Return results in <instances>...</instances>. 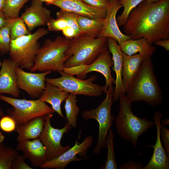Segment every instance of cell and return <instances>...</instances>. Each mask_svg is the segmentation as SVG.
<instances>
[{
  "mask_svg": "<svg viewBox=\"0 0 169 169\" xmlns=\"http://www.w3.org/2000/svg\"><path fill=\"white\" fill-rule=\"evenodd\" d=\"M123 26L125 34L131 39L144 38L151 45L169 39V0H144L131 12Z\"/></svg>",
  "mask_w": 169,
  "mask_h": 169,
  "instance_id": "cell-1",
  "label": "cell"
},
{
  "mask_svg": "<svg viewBox=\"0 0 169 169\" xmlns=\"http://www.w3.org/2000/svg\"><path fill=\"white\" fill-rule=\"evenodd\" d=\"M125 94L131 103L143 101L155 107L162 102L163 93L154 73L151 58L144 59Z\"/></svg>",
  "mask_w": 169,
  "mask_h": 169,
  "instance_id": "cell-2",
  "label": "cell"
},
{
  "mask_svg": "<svg viewBox=\"0 0 169 169\" xmlns=\"http://www.w3.org/2000/svg\"><path fill=\"white\" fill-rule=\"evenodd\" d=\"M119 100V112L115 121L117 132L122 138L131 142L136 148L139 137L152 127L155 122L135 115L132 111L131 103L125 94H120Z\"/></svg>",
  "mask_w": 169,
  "mask_h": 169,
  "instance_id": "cell-3",
  "label": "cell"
},
{
  "mask_svg": "<svg viewBox=\"0 0 169 169\" xmlns=\"http://www.w3.org/2000/svg\"><path fill=\"white\" fill-rule=\"evenodd\" d=\"M107 49L106 38H96L84 34L75 37L71 39L66 52L68 59L64 64V68L90 64Z\"/></svg>",
  "mask_w": 169,
  "mask_h": 169,
  "instance_id": "cell-4",
  "label": "cell"
},
{
  "mask_svg": "<svg viewBox=\"0 0 169 169\" xmlns=\"http://www.w3.org/2000/svg\"><path fill=\"white\" fill-rule=\"evenodd\" d=\"M71 39L58 36L54 40L47 39L38 50L31 72L63 71L68 59L65 55Z\"/></svg>",
  "mask_w": 169,
  "mask_h": 169,
  "instance_id": "cell-5",
  "label": "cell"
},
{
  "mask_svg": "<svg viewBox=\"0 0 169 169\" xmlns=\"http://www.w3.org/2000/svg\"><path fill=\"white\" fill-rule=\"evenodd\" d=\"M49 33L48 29L40 28L33 33L11 40L9 51L11 59L18 67L30 71L40 47L38 40Z\"/></svg>",
  "mask_w": 169,
  "mask_h": 169,
  "instance_id": "cell-6",
  "label": "cell"
},
{
  "mask_svg": "<svg viewBox=\"0 0 169 169\" xmlns=\"http://www.w3.org/2000/svg\"><path fill=\"white\" fill-rule=\"evenodd\" d=\"M114 88L113 86L109 87L106 93L105 99L98 107L94 109L84 110L82 114L84 119H94L99 123L98 139L93 150L96 155L99 154L102 149L106 147L108 132L115 120L114 115L111 113V106L114 102L113 97Z\"/></svg>",
  "mask_w": 169,
  "mask_h": 169,
  "instance_id": "cell-7",
  "label": "cell"
},
{
  "mask_svg": "<svg viewBox=\"0 0 169 169\" xmlns=\"http://www.w3.org/2000/svg\"><path fill=\"white\" fill-rule=\"evenodd\" d=\"M0 100L12 106L13 108L8 109L7 112L14 120L16 125L34 118L55 112L51 107L39 98L34 100L18 99L0 94Z\"/></svg>",
  "mask_w": 169,
  "mask_h": 169,
  "instance_id": "cell-8",
  "label": "cell"
},
{
  "mask_svg": "<svg viewBox=\"0 0 169 169\" xmlns=\"http://www.w3.org/2000/svg\"><path fill=\"white\" fill-rule=\"evenodd\" d=\"M58 72L61 75L60 77L46 78L45 82L55 85L63 91L76 95L99 96L104 93L103 86L93 83L96 79L95 75L84 80L75 78L64 71Z\"/></svg>",
  "mask_w": 169,
  "mask_h": 169,
  "instance_id": "cell-9",
  "label": "cell"
},
{
  "mask_svg": "<svg viewBox=\"0 0 169 169\" xmlns=\"http://www.w3.org/2000/svg\"><path fill=\"white\" fill-rule=\"evenodd\" d=\"M113 63L110 53L108 49L102 52L97 58L91 64H82L65 68L64 71L71 75H76L79 79H85L87 74L95 71L101 73L105 78V83L103 86L104 93H106L108 88L115 83V79L111 74V68Z\"/></svg>",
  "mask_w": 169,
  "mask_h": 169,
  "instance_id": "cell-10",
  "label": "cell"
},
{
  "mask_svg": "<svg viewBox=\"0 0 169 169\" xmlns=\"http://www.w3.org/2000/svg\"><path fill=\"white\" fill-rule=\"evenodd\" d=\"M52 114L46 115V121L44 129L39 137L45 147L47 154V161L60 155L70 147L69 145L62 146L61 141L64 134L71 129L68 123L61 129L55 128L51 124Z\"/></svg>",
  "mask_w": 169,
  "mask_h": 169,
  "instance_id": "cell-11",
  "label": "cell"
},
{
  "mask_svg": "<svg viewBox=\"0 0 169 169\" xmlns=\"http://www.w3.org/2000/svg\"><path fill=\"white\" fill-rule=\"evenodd\" d=\"M93 142V138L92 135L86 137L81 143L77 140L72 147L58 156L47 161L40 167L45 169H64L72 161H79L84 159L87 157L78 158L77 155L80 156H85L88 149L92 146Z\"/></svg>",
  "mask_w": 169,
  "mask_h": 169,
  "instance_id": "cell-12",
  "label": "cell"
},
{
  "mask_svg": "<svg viewBox=\"0 0 169 169\" xmlns=\"http://www.w3.org/2000/svg\"><path fill=\"white\" fill-rule=\"evenodd\" d=\"M15 71L17 75L18 88L26 92L33 99L40 97L45 88L46 77L52 72H29L19 67L16 68Z\"/></svg>",
  "mask_w": 169,
  "mask_h": 169,
  "instance_id": "cell-13",
  "label": "cell"
},
{
  "mask_svg": "<svg viewBox=\"0 0 169 169\" xmlns=\"http://www.w3.org/2000/svg\"><path fill=\"white\" fill-rule=\"evenodd\" d=\"M122 7L119 0H111L108 1L104 24L97 38H112L118 43L119 45L122 42L131 39V36L121 32L117 24L116 13Z\"/></svg>",
  "mask_w": 169,
  "mask_h": 169,
  "instance_id": "cell-14",
  "label": "cell"
},
{
  "mask_svg": "<svg viewBox=\"0 0 169 169\" xmlns=\"http://www.w3.org/2000/svg\"><path fill=\"white\" fill-rule=\"evenodd\" d=\"M50 5L63 11L92 18L104 19L107 13L106 8L92 7L82 0H53Z\"/></svg>",
  "mask_w": 169,
  "mask_h": 169,
  "instance_id": "cell-15",
  "label": "cell"
},
{
  "mask_svg": "<svg viewBox=\"0 0 169 169\" xmlns=\"http://www.w3.org/2000/svg\"><path fill=\"white\" fill-rule=\"evenodd\" d=\"M163 116L162 113L156 111L153 115V119L156 126V136L155 145L151 146L153 148L152 156L147 164L142 169H169V160L160 139L161 121Z\"/></svg>",
  "mask_w": 169,
  "mask_h": 169,
  "instance_id": "cell-16",
  "label": "cell"
},
{
  "mask_svg": "<svg viewBox=\"0 0 169 169\" xmlns=\"http://www.w3.org/2000/svg\"><path fill=\"white\" fill-rule=\"evenodd\" d=\"M0 70V94H7L15 98L20 96L17 85V75L15 71L18 66L11 59H5Z\"/></svg>",
  "mask_w": 169,
  "mask_h": 169,
  "instance_id": "cell-17",
  "label": "cell"
},
{
  "mask_svg": "<svg viewBox=\"0 0 169 169\" xmlns=\"http://www.w3.org/2000/svg\"><path fill=\"white\" fill-rule=\"evenodd\" d=\"M18 142L16 149L22 152L24 159H28L33 166L40 167L47 161L45 147L39 138Z\"/></svg>",
  "mask_w": 169,
  "mask_h": 169,
  "instance_id": "cell-18",
  "label": "cell"
},
{
  "mask_svg": "<svg viewBox=\"0 0 169 169\" xmlns=\"http://www.w3.org/2000/svg\"><path fill=\"white\" fill-rule=\"evenodd\" d=\"M51 14L50 10L44 7L43 3L32 1L20 17L31 32L36 27L47 25L51 18Z\"/></svg>",
  "mask_w": 169,
  "mask_h": 169,
  "instance_id": "cell-19",
  "label": "cell"
},
{
  "mask_svg": "<svg viewBox=\"0 0 169 169\" xmlns=\"http://www.w3.org/2000/svg\"><path fill=\"white\" fill-rule=\"evenodd\" d=\"M108 49L112 55L113 66L112 69L116 74L115 79V87L114 88L113 99L114 102L119 100L120 94H125L122 79L123 65L122 52L117 42L111 38H107Z\"/></svg>",
  "mask_w": 169,
  "mask_h": 169,
  "instance_id": "cell-20",
  "label": "cell"
},
{
  "mask_svg": "<svg viewBox=\"0 0 169 169\" xmlns=\"http://www.w3.org/2000/svg\"><path fill=\"white\" fill-rule=\"evenodd\" d=\"M46 115L38 116L17 125L16 129L18 134L17 141L20 142L39 138L44 126Z\"/></svg>",
  "mask_w": 169,
  "mask_h": 169,
  "instance_id": "cell-21",
  "label": "cell"
},
{
  "mask_svg": "<svg viewBox=\"0 0 169 169\" xmlns=\"http://www.w3.org/2000/svg\"><path fill=\"white\" fill-rule=\"evenodd\" d=\"M69 94V93L61 90L56 86L46 82L45 89L39 99L49 104L55 112L64 118L61 111V105Z\"/></svg>",
  "mask_w": 169,
  "mask_h": 169,
  "instance_id": "cell-22",
  "label": "cell"
},
{
  "mask_svg": "<svg viewBox=\"0 0 169 169\" xmlns=\"http://www.w3.org/2000/svg\"><path fill=\"white\" fill-rule=\"evenodd\" d=\"M119 46L122 52L126 55H132L139 53L145 58H151L156 48L152 46L144 38L129 39L122 42Z\"/></svg>",
  "mask_w": 169,
  "mask_h": 169,
  "instance_id": "cell-23",
  "label": "cell"
},
{
  "mask_svg": "<svg viewBox=\"0 0 169 169\" xmlns=\"http://www.w3.org/2000/svg\"><path fill=\"white\" fill-rule=\"evenodd\" d=\"M122 79L125 91L131 81L138 71L142 61L145 57L143 55L139 53L128 55L122 52Z\"/></svg>",
  "mask_w": 169,
  "mask_h": 169,
  "instance_id": "cell-24",
  "label": "cell"
},
{
  "mask_svg": "<svg viewBox=\"0 0 169 169\" xmlns=\"http://www.w3.org/2000/svg\"><path fill=\"white\" fill-rule=\"evenodd\" d=\"M105 18H90L78 15L77 22L83 34L96 37L101 30Z\"/></svg>",
  "mask_w": 169,
  "mask_h": 169,
  "instance_id": "cell-25",
  "label": "cell"
},
{
  "mask_svg": "<svg viewBox=\"0 0 169 169\" xmlns=\"http://www.w3.org/2000/svg\"><path fill=\"white\" fill-rule=\"evenodd\" d=\"M76 95L70 93L65 100L64 108L67 123L71 127L76 128L77 125V117L79 109L77 105Z\"/></svg>",
  "mask_w": 169,
  "mask_h": 169,
  "instance_id": "cell-26",
  "label": "cell"
},
{
  "mask_svg": "<svg viewBox=\"0 0 169 169\" xmlns=\"http://www.w3.org/2000/svg\"><path fill=\"white\" fill-rule=\"evenodd\" d=\"M18 154V151L0 144V169H11L12 163Z\"/></svg>",
  "mask_w": 169,
  "mask_h": 169,
  "instance_id": "cell-27",
  "label": "cell"
},
{
  "mask_svg": "<svg viewBox=\"0 0 169 169\" xmlns=\"http://www.w3.org/2000/svg\"><path fill=\"white\" fill-rule=\"evenodd\" d=\"M114 137L113 132L110 128L108 132L106 141V145L108 148L107 159L105 161V166L102 169H118L114 152Z\"/></svg>",
  "mask_w": 169,
  "mask_h": 169,
  "instance_id": "cell-28",
  "label": "cell"
},
{
  "mask_svg": "<svg viewBox=\"0 0 169 169\" xmlns=\"http://www.w3.org/2000/svg\"><path fill=\"white\" fill-rule=\"evenodd\" d=\"M144 0H119L124 10L116 18L118 26L121 27L125 23L131 12Z\"/></svg>",
  "mask_w": 169,
  "mask_h": 169,
  "instance_id": "cell-29",
  "label": "cell"
},
{
  "mask_svg": "<svg viewBox=\"0 0 169 169\" xmlns=\"http://www.w3.org/2000/svg\"><path fill=\"white\" fill-rule=\"evenodd\" d=\"M31 0H7L3 11L7 18L19 17L20 11L24 5Z\"/></svg>",
  "mask_w": 169,
  "mask_h": 169,
  "instance_id": "cell-30",
  "label": "cell"
},
{
  "mask_svg": "<svg viewBox=\"0 0 169 169\" xmlns=\"http://www.w3.org/2000/svg\"><path fill=\"white\" fill-rule=\"evenodd\" d=\"M30 33L31 32L28 30L20 17L13 19L10 28V34L11 40Z\"/></svg>",
  "mask_w": 169,
  "mask_h": 169,
  "instance_id": "cell-31",
  "label": "cell"
},
{
  "mask_svg": "<svg viewBox=\"0 0 169 169\" xmlns=\"http://www.w3.org/2000/svg\"><path fill=\"white\" fill-rule=\"evenodd\" d=\"M13 18H7L5 25L0 29V52L4 54L9 52L11 39L10 28Z\"/></svg>",
  "mask_w": 169,
  "mask_h": 169,
  "instance_id": "cell-32",
  "label": "cell"
},
{
  "mask_svg": "<svg viewBox=\"0 0 169 169\" xmlns=\"http://www.w3.org/2000/svg\"><path fill=\"white\" fill-rule=\"evenodd\" d=\"M56 15L57 18H62L64 19L66 21L67 26L71 27L75 30L76 37L83 34L77 22L78 15L60 10L57 13Z\"/></svg>",
  "mask_w": 169,
  "mask_h": 169,
  "instance_id": "cell-33",
  "label": "cell"
},
{
  "mask_svg": "<svg viewBox=\"0 0 169 169\" xmlns=\"http://www.w3.org/2000/svg\"><path fill=\"white\" fill-rule=\"evenodd\" d=\"M16 123L14 120L8 115H4L0 119V128L3 131L10 132L16 130Z\"/></svg>",
  "mask_w": 169,
  "mask_h": 169,
  "instance_id": "cell-34",
  "label": "cell"
},
{
  "mask_svg": "<svg viewBox=\"0 0 169 169\" xmlns=\"http://www.w3.org/2000/svg\"><path fill=\"white\" fill-rule=\"evenodd\" d=\"M47 25L48 30L53 32L62 31L67 26L66 20L62 18H51Z\"/></svg>",
  "mask_w": 169,
  "mask_h": 169,
  "instance_id": "cell-35",
  "label": "cell"
},
{
  "mask_svg": "<svg viewBox=\"0 0 169 169\" xmlns=\"http://www.w3.org/2000/svg\"><path fill=\"white\" fill-rule=\"evenodd\" d=\"M23 155L18 154L16 156L11 164V169H32L24 161Z\"/></svg>",
  "mask_w": 169,
  "mask_h": 169,
  "instance_id": "cell-36",
  "label": "cell"
},
{
  "mask_svg": "<svg viewBox=\"0 0 169 169\" xmlns=\"http://www.w3.org/2000/svg\"><path fill=\"white\" fill-rule=\"evenodd\" d=\"M160 135L161 137L164 148L168 157H169V130L165 126L161 124Z\"/></svg>",
  "mask_w": 169,
  "mask_h": 169,
  "instance_id": "cell-37",
  "label": "cell"
},
{
  "mask_svg": "<svg viewBox=\"0 0 169 169\" xmlns=\"http://www.w3.org/2000/svg\"><path fill=\"white\" fill-rule=\"evenodd\" d=\"M87 4L93 7L106 8L108 4L107 0H82Z\"/></svg>",
  "mask_w": 169,
  "mask_h": 169,
  "instance_id": "cell-38",
  "label": "cell"
},
{
  "mask_svg": "<svg viewBox=\"0 0 169 169\" xmlns=\"http://www.w3.org/2000/svg\"><path fill=\"white\" fill-rule=\"evenodd\" d=\"M143 165L141 163L130 160L121 165L120 169H142Z\"/></svg>",
  "mask_w": 169,
  "mask_h": 169,
  "instance_id": "cell-39",
  "label": "cell"
},
{
  "mask_svg": "<svg viewBox=\"0 0 169 169\" xmlns=\"http://www.w3.org/2000/svg\"><path fill=\"white\" fill-rule=\"evenodd\" d=\"M62 32L64 37L67 39H71L76 37L75 31L71 27L67 26Z\"/></svg>",
  "mask_w": 169,
  "mask_h": 169,
  "instance_id": "cell-40",
  "label": "cell"
},
{
  "mask_svg": "<svg viewBox=\"0 0 169 169\" xmlns=\"http://www.w3.org/2000/svg\"><path fill=\"white\" fill-rule=\"evenodd\" d=\"M154 43L157 46L163 48L167 51L169 50V39L158 40Z\"/></svg>",
  "mask_w": 169,
  "mask_h": 169,
  "instance_id": "cell-41",
  "label": "cell"
},
{
  "mask_svg": "<svg viewBox=\"0 0 169 169\" xmlns=\"http://www.w3.org/2000/svg\"><path fill=\"white\" fill-rule=\"evenodd\" d=\"M7 18L3 12H0V29L6 24Z\"/></svg>",
  "mask_w": 169,
  "mask_h": 169,
  "instance_id": "cell-42",
  "label": "cell"
},
{
  "mask_svg": "<svg viewBox=\"0 0 169 169\" xmlns=\"http://www.w3.org/2000/svg\"><path fill=\"white\" fill-rule=\"evenodd\" d=\"M32 1H34L38 3H43L44 2L46 4L49 5L50 3L53 0H31Z\"/></svg>",
  "mask_w": 169,
  "mask_h": 169,
  "instance_id": "cell-43",
  "label": "cell"
},
{
  "mask_svg": "<svg viewBox=\"0 0 169 169\" xmlns=\"http://www.w3.org/2000/svg\"><path fill=\"white\" fill-rule=\"evenodd\" d=\"M7 0H0V12H3Z\"/></svg>",
  "mask_w": 169,
  "mask_h": 169,
  "instance_id": "cell-44",
  "label": "cell"
},
{
  "mask_svg": "<svg viewBox=\"0 0 169 169\" xmlns=\"http://www.w3.org/2000/svg\"><path fill=\"white\" fill-rule=\"evenodd\" d=\"M161 124L163 125H166L169 124V120L168 119H164L161 120Z\"/></svg>",
  "mask_w": 169,
  "mask_h": 169,
  "instance_id": "cell-45",
  "label": "cell"
},
{
  "mask_svg": "<svg viewBox=\"0 0 169 169\" xmlns=\"http://www.w3.org/2000/svg\"><path fill=\"white\" fill-rule=\"evenodd\" d=\"M5 139V137L0 131V144L2 143Z\"/></svg>",
  "mask_w": 169,
  "mask_h": 169,
  "instance_id": "cell-46",
  "label": "cell"
},
{
  "mask_svg": "<svg viewBox=\"0 0 169 169\" xmlns=\"http://www.w3.org/2000/svg\"><path fill=\"white\" fill-rule=\"evenodd\" d=\"M4 115V114L2 110L0 108V119Z\"/></svg>",
  "mask_w": 169,
  "mask_h": 169,
  "instance_id": "cell-47",
  "label": "cell"
},
{
  "mask_svg": "<svg viewBox=\"0 0 169 169\" xmlns=\"http://www.w3.org/2000/svg\"><path fill=\"white\" fill-rule=\"evenodd\" d=\"M147 2L150 3H153L156 2L159 0H146Z\"/></svg>",
  "mask_w": 169,
  "mask_h": 169,
  "instance_id": "cell-48",
  "label": "cell"
},
{
  "mask_svg": "<svg viewBox=\"0 0 169 169\" xmlns=\"http://www.w3.org/2000/svg\"><path fill=\"white\" fill-rule=\"evenodd\" d=\"M2 63H1L0 61V66L1 65Z\"/></svg>",
  "mask_w": 169,
  "mask_h": 169,
  "instance_id": "cell-49",
  "label": "cell"
},
{
  "mask_svg": "<svg viewBox=\"0 0 169 169\" xmlns=\"http://www.w3.org/2000/svg\"><path fill=\"white\" fill-rule=\"evenodd\" d=\"M107 0L108 1H110V0Z\"/></svg>",
  "mask_w": 169,
  "mask_h": 169,
  "instance_id": "cell-50",
  "label": "cell"
}]
</instances>
